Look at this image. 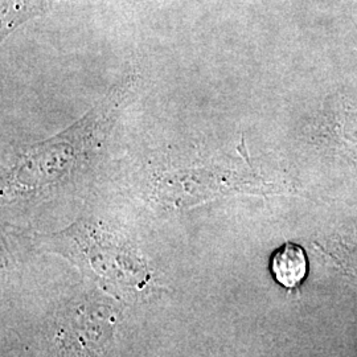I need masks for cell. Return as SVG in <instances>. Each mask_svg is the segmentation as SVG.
<instances>
[{"label":"cell","instance_id":"3","mask_svg":"<svg viewBox=\"0 0 357 357\" xmlns=\"http://www.w3.org/2000/svg\"><path fill=\"white\" fill-rule=\"evenodd\" d=\"M308 261L305 250L293 243H286L271 257V273L275 281L287 289L298 287L306 278Z\"/></svg>","mask_w":357,"mask_h":357},{"label":"cell","instance_id":"4","mask_svg":"<svg viewBox=\"0 0 357 357\" xmlns=\"http://www.w3.org/2000/svg\"><path fill=\"white\" fill-rule=\"evenodd\" d=\"M52 0H1V38L26 20L47 13Z\"/></svg>","mask_w":357,"mask_h":357},{"label":"cell","instance_id":"1","mask_svg":"<svg viewBox=\"0 0 357 357\" xmlns=\"http://www.w3.org/2000/svg\"><path fill=\"white\" fill-rule=\"evenodd\" d=\"M132 84V77L125 78L73 126L19 153L7 172V187L16 192L38 191L86 163L126 102Z\"/></svg>","mask_w":357,"mask_h":357},{"label":"cell","instance_id":"2","mask_svg":"<svg viewBox=\"0 0 357 357\" xmlns=\"http://www.w3.org/2000/svg\"><path fill=\"white\" fill-rule=\"evenodd\" d=\"M113 327V312L107 307L91 302L78 303L57 320L54 342L69 356L90 357L106 344Z\"/></svg>","mask_w":357,"mask_h":357}]
</instances>
